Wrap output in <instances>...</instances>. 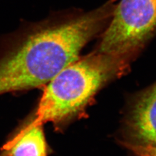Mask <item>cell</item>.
<instances>
[{"label": "cell", "mask_w": 156, "mask_h": 156, "mask_svg": "<svg viewBox=\"0 0 156 156\" xmlns=\"http://www.w3.org/2000/svg\"><path fill=\"white\" fill-rule=\"evenodd\" d=\"M116 0L84 13L58 11L26 22L0 41V95L45 86L79 58L109 23Z\"/></svg>", "instance_id": "1"}, {"label": "cell", "mask_w": 156, "mask_h": 156, "mask_svg": "<svg viewBox=\"0 0 156 156\" xmlns=\"http://www.w3.org/2000/svg\"><path fill=\"white\" fill-rule=\"evenodd\" d=\"M124 144L137 156H156V146L140 144L131 142L124 143Z\"/></svg>", "instance_id": "6"}, {"label": "cell", "mask_w": 156, "mask_h": 156, "mask_svg": "<svg viewBox=\"0 0 156 156\" xmlns=\"http://www.w3.org/2000/svg\"><path fill=\"white\" fill-rule=\"evenodd\" d=\"M131 143L156 146V83L136 100L128 121Z\"/></svg>", "instance_id": "4"}, {"label": "cell", "mask_w": 156, "mask_h": 156, "mask_svg": "<svg viewBox=\"0 0 156 156\" xmlns=\"http://www.w3.org/2000/svg\"><path fill=\"white\" fill-rule=\"evenodd\" d=\"M131 56L92 52L65 67L44 86L31 120L57 131L80 115L107 82L125 72Z\"/></svg>", "instance_id": "2"}, {"label": "cell", "mask_w": 156, "mask_h": 156, "mask_svg": "<svg viewBox=\"0 0 156 156\" xmlns=\"http://www.w3.org/2000/svg\"><path fill=\"white\" fill-rule=\"evenodd\" d=\"M156 31V0H120L98 51L131 56Z\"/></svg>", "instance_id": "3"}, {"label": "cell", "mask_w": 156, "mask_h": 156, "mask_svg": "<svg viewBox=\"0 0 156 156\" xmlns=\"http://www.w3.org/2000/svg\"><path fill=\"white\" fill-rule=\"evenodd\" d=\"M43 126L29 119L3 145L0 156H48L51 151Z\"/></svg>", "instance_id": "5"}]
</instances>
